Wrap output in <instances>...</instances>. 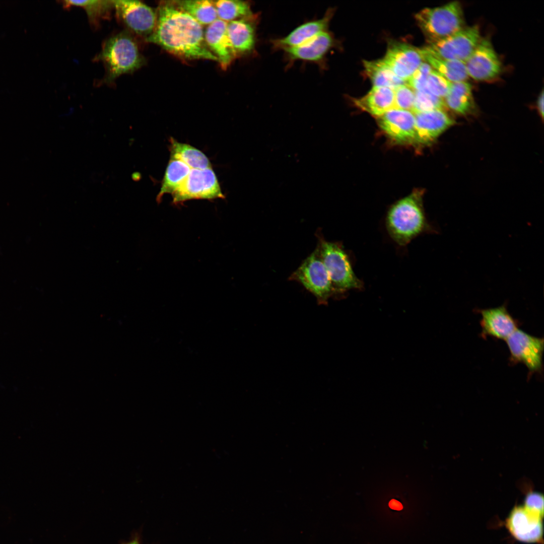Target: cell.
I'll return each mask as SVG.
<instances>
[{
	"instance_id": "1",
	"label": "cell",
	"mask_w": 544,
	"mask_h": 544,
	"mask_svg": "<svg viewBox=\"0 0 544 544\" xmlns=\"http://www.w3.org/2000/svg\"><path fill=\"white\" fill-rule=\"evenodd\" d=\"M146 40L181 58L218 61L206 44L202 26L172 2L159 7L155 28Z\"/></svg>"
},
{
	"instance_id": "2",
	"label": "cell",
	"mask_w": 544,
	"mask_h": 544,
	"mask_svg": "<svg viewBox=\"0 0 544 544\" xmlns=\"http://www.w3.org/2000/svg\"><path fill=\"white\" fill-rule=\"evenodd\" d=\"M386 229L399 245L405 246L419 235L434 230L427 221L422 195L415 191L396 202L388 211Z\"/></svg>"
},
{
	"instance_id": "3",
	"label": "cell",
	"mask_w": 544,
	"mask_h": 544,
	"mask_svg": "<svg viewBox=\"0 0 544 544\" xmlns=\"http://www.w3.org/2000/svg\"><path fill=\"white\" fill-rule=\"evenodd\" d=\"M97 59L105 66L104 82L107 83L112 82L120 75L133 72L144 63L136 42L126 31L106 40Z\"/></svg>"
},
{
	"instance_id": "4",
	"label": "cell",
	"mask_w": 544,
	"mask_h": 544,
	"mask_svg": "<svg viewBox=\"0 0 544 544\" xmlns=\"http://www.w3.org/2000/svg\"><path fill=\"white\" fill-rule=\"evenodd\" d=\"M315 235L321 258L328 274L335 295L351 289H359L363 284L356 276L349 257L341 243L326 240L321 231Z\"/></svg>"
},
{
	"instance_id": "5",
	"label": "cell",
	"mask_w": 544,
	"mask_h": 544,
	"mask_svg": "<svg viewBox=\"0 0 544 544\" xmlns=\"http://www.w3.org/2000/svg\"><path fill=\"white\" fill-rule=\"evenodd\" d=\"M415 18L428 42L446 37L464 27L463 10L458 1L424 9L416 14Z\"/></svg>"
},
{
	"instance_id": "6",
	"label": "cell",
	"mask_w": 544,
	"mask_h": 544,
	"mask_svg": "<svg viewBox=\"0 0 544 544\" xmlns=\"http://www.w3.org/2000/svg\"><path fill=\"white\" fill-rule=\"evenodd\" d=\"M289 280L301 284L315 297L320 305H326L328 299L335 295L317 247L291 275Z\"/></svg>"
},
{
	"instance_id": "7",
	"label": "cell",
	"mask_w": 544,
	"mask_h": 544,
	"mask_svg": "<svg viewBox=\"0 0 544 544\" xmlns=\"http://www.w3.org/2000/svg\"><path fill=\"white\" fill-rule=\"evenodd\" d=\"M481 39L479 27L473 25L464 27L446 37L428 42L426 47L441 58L465 62Z\"/></svg>"
},
{
	"instance_id": "8",
	"label": "cell",
	"mask_w": 544,
	"mask_h": 544,
	"mask_svg": "<svg viewBox=\"0 0 544 544\" xmlns=\"http://www.w3.org/2000/svg\"><path fill=\"white\" fill-rule=\"evenodd\" d=\"M172 195L173 202L176 204L192 199L224 198L212 168L191 169L184 182Z\"/></svg>"
},
{
	"instance_id": "9",
	"label": "cell",
	"mask_w": 544,
	"mask_h": 544,
	"mask_svg": "<svg viewBox=\"0 0 544 544\" xmlns=\"http://www.w3.org/2000/svg\"><path fill=\"white\" fill-rule=\"evenodd\" d=\"M513 363H522L531 374L542 369L543 339L517 328L506 339Z\"/></svg>"
},
{
	"instance_id": "10",
	"label": "cell",
	"mask_w": 544,
	"mask_h": 544,
	"mask_svg": "<svg viewBox=\"0 0 544 544\" xmlns=\"http://www.w3.org/2000/svg\"><path fill=\"white\" fill-rule=\"evenodd\" d=\"M117 18L135 34L148 38L156 26L157 13L138 1H112Z\"/></svg>"
},
{
	"instance_id": "11",
	"label": "cell",
	"mask_w": 544,
	"mask_h": 544,
	"mask_svg": "<svg viewBox=\"0 0 544 544\" xmlns=\"http://www.w3.org/2000/svg\"><path fill=\"white\" fill-rule=\"evenodd\" d=\"M465 65L468 77L479 81L494 80L502 70L501 61L487 38H481Z\"/></svg>"
},
{
	"instance_id": "12",
	"label": "cell",
	"mask_w": 544,
	"mask_h": 544,
	"mask_svg": "<svg viewBox=\"0 0 544 544\" xmlns=\"http://www.w3.org/2000/svg\"><path fill=\"white\" fill-rule=\"evenodd\" d=\"M542 517L524 506H516L507 517L506 525L516 540L526 543L539 542L543 534Z\"/></svg>"
},
{
	"instance_id": "13",
	"label": "cell",
	"mask_w": 544,
	"mask_h": 544,
	"mask_svg": "<svg viewBox=\"0 0 544 544\" xmlns=\"http://www.w3.org/2000/svg\"><path fill=\"white\" fill-rule=\"evenodd\" d=\"M378 122L384 132L395 143L416 144L415 116L412 112L394 108L378 117Z\"/></svg>"
},
{
	"instance_id": "14",
	"label": "cell",
	"mask_w": 544,
	"mask_h": 544,
	"mask_svg": "<svg viewBox=\"0 0 544 544\" xmlns=\"http://www.w3.org/2000/svg\"><path fill=\"white\" fill-rule=\"evenodd\" d=\"M382 59L398 77L405 81L424 60L421 49L399 42L390 44Z\"/></svg>"
},
{
	"instance_id": "15",
	"label": "cell",
	"mask_w": 544,
	"mask_h": 544,
	"mask_svg": "<svg viewBox=\"0 0 544 544\" xmlns=\"http://www.w3.org/2000/svg\"><path fill=\"white\" fill-rule=\"evenodd\" d=\"M416 144L428 145L433 142L454 123V120L444 109L414 114Z\"/></svg>"
},
{
	"instance_id": "16",
	"label": "cell",
	"mask_w": 544,
	"mask_h": 544,
	"mask_svg": "<svg viewBox=\"0 0 544 544\" xmlns=\"http://www.w3.org/2000/svg\"><path fill=\"white\" fill-rule=\"evenodd\" d=\"M204 38L209 49L216 56L223 69H227L237 56L227 32V22L217 19L209 25Z\"/></svg>"
},
{
	"instance_id": "17",
	"label": "cell",
	"mask_w": 544,
	"mask_h": 544,
	"mask_svg": "<svg viewBox=\"0 0 544 544\" xmlns=\"http://www.w3.org/2000/svg\"><path fill=\"white\" fill-rule=\"evenodd\" d=\"M483 336L506 340L517 328L516 320L503 305L495 308L479 310Z\"/></svg>"
},
{
	"instance_id": "18",
	"label": "cell",
	"mask_w": 544,
	"mask_h": 544,
	"mask_svg": "<svg viewBox=\"0 0 544 544\" xmlns=\"http://www.w3.org/2000/svg\"><path fill=\"white\" fill-rule=\"evenodd\" d=\"M331 16V12H329L319 20L302 24L287 36L274 40L273 44L277 48L284 49L301 45L319 34L326 31Z\"/></svg>"
},
{
	"instance_id": "19",
	"label": "cell",
	"mask_w": 544,
	"mask_h": 544,
	"mask_svg": "<svg viewBox=\"0 0 544 544\" xmlns=\"http://www.w3.org/2000/svg\"><path fill=\"white\" fill-rule=\"evenodd\" d=\"M359 109L379 117L394 108V91L387 87H374L364 96L355 99Z\"/></svg>"
},
{
	"instance_id": "20",
	"label": "cell",
	"mask_w": 544,
	"mask_h": 544,
	"mask_svg": "<svg viewBox=\"0 0 544 544\" xmlns=\"http://www.w3.org/2000/svg\"><path fill=\"white\" fill-rule=\"evenodd\" d=\"M332 44L331 36L325 31L301 45L284 50L293 59L318 61L323 57Z\"/></svg>"
},
{
	"instance_id": "21",
	"label": "cell",
	"mask_w": 544,
	"mask_h": 544,
	"mask_svg": "<svg viewBox=\"0 0 544 544\" xmlns=\"http://www.w3.org/2000/svg\"><path fill=\"white\" fill-rule=\"evenodd\" d=\"M227 32L232 47L237 55L250 52L255 45V31L250 18L241 19L227 23Z\"/></svg>"
},
{
	"instance_id": "22",
	"label": "cell",
	"mask_w": 544,
	"mask_h": 544,
	"mask_svg": "<svg viewBox=\"0 0 544 544\" xmlns=\"http://www.w3.org/2000/svg\"><path fill=\"white\" fill-rule=\"evenodd\" d=\"M424 60L451 83L466 81L468 78L465 62L441 58L427 47L421 49Z\"/></svg>"
},
{
	"instance_id": "23",
	"label": "cell",
	"mask_w": 544,
	"mask_h": 544,
	"mask_svg": "<svg viewBox=\"0 0 544 544\" xmlns=\"http://www.w3.org/2000/svg\"><path fill=\"white\" fill-rule=\"evenodd\" d=\"M444 100L446 106L459 114H468L475 109L472 86L466 81L452 83Z\"/></svg>"
},
{
	"instance_id": "24",
	"label": "cell",
	"mask_w": 544,
	"mask_h": 544,
	"mask_svg": "<svg viewBox=\"0 0 544 544\" xmlns=\"http://www.w3.org/2000/svg\"><path fill=\"white\" fill-rule=\"evenodd\" d=\"M364 66L374 87H387L394 90L405 84L406 81L398 77L382 59L364 61Z\"/></svg>"
},
{
	"instance_id": "25",
	"label": "cell",
	"mask_w": 544,
	"mask_h": 544,
	"mask_svg": "<svg viewBox=\"0 0 544 544\" xmlns=\"http://www.w3.org/2000/svg\"><path fill=\"white\" fill-rule=\"evenodd\" d=\"M191 168L180 160L170 157L166 169L157 200L160 201L165 194H173L182 184Z\"/></svg>"
},
{
	"instance_id": "26",
	"label": "cell",
	"mask_w": 544,
	"mask_h": 544,
	"mask_svg": "<svg viewBox=\"0 0 544 544\" xmlns=\"http://www.w3.org/2000/svg\"><path fill=\"white\" fill-rule=\"evenodd\" d=\"M170 157L178 159L191 169H205L212 168L207 156L191 145L180 143L173 138L170 140Z\"/></svg>"
},
{
	"instance_id": "27",
	"label": "cell",
	"mask_w": 544,
	"mask_h": 544,
	"mask_svg": "<svg viewBox=\"0 0 544 544\" xmlns=\"http://www.w3.org/2000/svg\"><path fill=\"white\" fill-rule=\"evenodd\" d=\"M201 25H209L218 19L214 2L208 0L171 1Z\"/></svg>"
},
{
	"instance_id": "28",
	"label": "cell",
	"mask_w": 544,
	"mask_h": 544,
	"mask_svg": "<svg viewBox=\"0 0 544 544\" xmlns=\"http://www.w3.org/2000/svg\"><path fill=\"white\" fill-rule=\"evenodd\" d=\"M218 19L226 22L250 18L252 13L249 4L244 1L220 0L214 2Z\"/></svg>"
},
{
	"instance_id": "29",
	"label": "cell",
	"mask_w": 544,
	"mask_h": 544,
	"mask_svg": "<svg viewBox=\"0 0 544 544\" xmlns=\"http://www.w3.org/2000/svg\"><path fill=\"white\" fill-rule=\"evenodd\" d=\"M63 2L65 7L77 6L83 8L90 22L94 25L107 16L113 8L112 1H65Z\"/></svg>"
},
{
	"instance_id": "30",
	"label": "cell",
	"mask_w": 544,
	"mask_h": 544,
	"mask_svg": "<svg viewBox=\"0 0 544 544\" xmlns=\"http://www.w3.org/2000/svg\"><path fill=\"white\" fill-rule=\"evenodd\" d=\"M446 107L444 100L435 96L427 89L415 91V100L412 112H420L444 109Z\"/></svg>"
},
{
	"instance_id": "31",
	"label": "cell",
	"mask_w": 544,
	"mask_h": 544,
	"mask_svg": "<svg viewBox=\"0 0 544 544\" xmlns=\"http://www.w3.org/2000/svg\"><path fill=\"white\" fill-rule=\"evenodd\" d=\"M452 83L432 69L426 83V89L432 94L444 98L448 93Z\"/></svg>"
},
{
	"instance_id": "32",
	"label": "cell",
	"mask_w": 544,
	"mask_h": 544,
	"mask_svg": "<svg viewBox=\"0 0 544 544\" xmlns=\"http://www.w3.org/2000/svg\"><path fill=\"white\" fill-rule=\"evenodd\" d=\"M394 91V108L412 112L415 100V90L407 84H404Z\"/></svg>"
},
{
	"instance_id": "33",
	"label": "cell",
	"mask_w": 544,
	"mask_h": 544,
	"mask_svg": "<svg viewBox=\"0 0 544 544\" xmlns=\"http://www.w3.org/2000/svg\"><path fill=\"white\" fill-rule=\"evenodd\" d=\"M427 62H423L407 80V85L415 91L426 90L428 77L432 70Z\"/></svg>"
},
{
	"instance_id": "34",
	"label": "cell",
	"mask_w": 544,
	"mask_h": 544,
	"mask_svg": "<svg viewBox=\"0 0 544 544\" xmlns=\"http://www.w3.org/2000/svg\"><path fill=\"white\" fill-rule=\"evenodd\" d=\"M524 507L527 510L543 516V498L538 493L531 492L525 497Z\"/></svg>"
},
{
	"instance_id": "35",
	"label": "cell",
	"mask_w": 544,
	"mask_h": 544,
	"mask_svg": "<svg viewBox=\"0 0 544 544\" xmlns=\"http://www.w3.org/2000/svg\"><path fill=\"white\" fill-rule=\"evenodd\" d=\"M537 108L538 111L540 114V117L542 118L543 117V91L541 90L540 93L539 94L537 99L536 102Z\"/></svg>"
},
{
	"instance_id": "36",
	"label": "cell",
	"mask_w": 544,
	"mask_h": 544,
	"mask_svg": "<svg viewBox=\"0 0 544 544\" xmlns=\"http://www.w3.org/2000/svg\"><path fill=\"white\" fill-rule=\"evenodd\" d=\"M126 544H140V543L139 540L137 539H134L131 540V541H130L129 542H128V543H127Z\"/></svg>"
}]
</instances>
